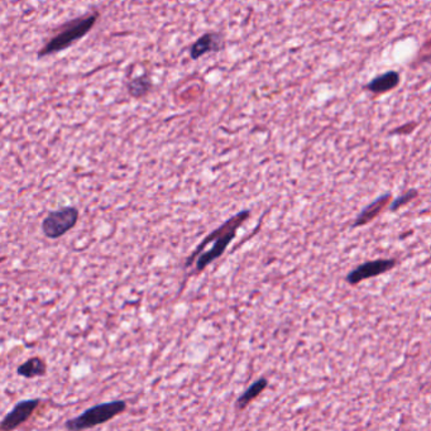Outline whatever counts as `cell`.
I'll return each mask as SVG.
<instances>
[{
  "label": "cell",
  "instance_id": "cell-1",
  "mask_svg": "<svg viewBox=\"0 0 431 431\" xmlns=\"http://www.w3.org/2000/svg\"><path fill=\"white\" fill-rule=\"evenodd\" d=\"M249 210H241L235 216H230L219 228L206 235L185 262V268H189L192 266V263H195L194 273L203 272L214 260H219L229 244L237 237L238 229L241 228L243 223L249 219Z\"/></svg>",
  "mask_w": 431,
  "mask_h": 431
},
{
  "label": "cell",
  "instance_id": "cell-2",
  "mask_svg": "<svg viewBox=\"0 0 431 431\" xmlns=\"http://www.w3.org/2000/svg\"><path fill=\"white\" fill-rule=\"evenodd\" d=\"M100 14L98 12H89L77 18L65 22L52 31V36L47 39L37 52V58H50L58 53L66 51L72 46L77 45L85 39L91 29L95 27Z\"/></svg>",
  "mask_w": 431,
  "mask_h": 431
},
{
  "label": "cell",
  "instance_id": "cell-3",
  "mask_svg": "<svg viewBox=\"0 0 431 431\" xmlns=\"http://www.w3.org/2000/svg\"><path fill=\"white\" fill-rule=\"evenodd\" d=\"M127 410V402L123 399L109 401L93 406L77 418H70L65 423V429L70 431L86 430L99 425L107 424L112 418H117Z\"/></svg>",
  "mask_w": 431,
  "mask_h": 431
},
{
  "label": "cell",
  "instance_id": "cell-4",
  "mask_svg": "<svg viewBox=\"0 0 431 431\" xmlns=\"http://www.w3.org/2000/svg\"><path fill=\"white\" fill-rule=\"evenodd\" d=\"M80 213L75 206H64L50 211L41 224L42 233L48 239H58L75 228Z\"/></svg>",
  "mask_w": 431,
  "mask_h": 431
},
{
  "label": "cell",
  "instance_id": "cell-5",
  "mask_svg": "<svg viewBox=\"0 0 431 431\" xmlns=\"http://www.w3.org/2000/svg\"><path fill=\"white\" fill-rule=\"evenodd\" d=\"M39 402H41L39 399H23L18 402L11 411L8 412L6 418H3L0 424V430H15L22 425L26 424L34 411L37 410Z\"/></svg>",
  "mask_w": 431,
  "mask_h": 431
},
{
  "label": "cell",
  "instance_id": "cell-6",
  "mask_svg": "<svg viewBox=\"0 0 431 431\" xmlns=\"http://www.w3.org/2000/svg\"><path fill=\"white\" fill-rule=\"evenodd\" d=\"M222 34L216 32H208L200 36L199 39L190 46L189 56L191 60L197 61L199 58L209 55L211 52H218L222 50Z\"/></svg>",
  "mask_w": 431,
  "mask_h": 431
},
{
  "label": "cell",
  "instance_id": "cell-7",
  "mask_svg": "<svg viewBox=\"0 0 431 431\" xmlns=\"http://www.w3.org/2000/svg\"><path fill=\"white\" fill-rule=\"evenodd\" d=\"M394 265H396V262L393 260H378L364 263L358 268H355L354 271L349 274V284L354 285V284H358L363 279H371L374 276L382 274V273L387 272L388 270H391Z\"/></svg>",
  "mask_w": 431,
  "mask_h": 431
},
{
  "label": "cell",
  "instance_id": "cell-8",
  "mask_svg": "<svg viewBox=\"0 0 431 431\" xmlns=\"http://www.w3.org/2000/svg\"><path fill=\"white\" fill-rule=\"evenodd\" d=\"M47 372V364L46 362L39 357H32L27 359L25 363H22L20 367L17 368V373L23 378L32 380L36 377H42Z\"/></svg>",
  "mask_w": 431,
  "mask_h": 431
},
{
  "label": "cell",
  "instance_id": "cell-9",
  "mask_svg": "<svg viewBox=\"0 0 431 431\" xmlns=\"http://www.w3.org/2000/svg\"><path fill=\"white\" fill-rule=\"evenodd\" d=\"M267 386H268V380L265 377L256 380L254 383L248 387L247 390L238 397L237 402H235V409L238 411H243L252 401L257 399L260 393L266 390Z\"/></svg>",
  "mask_w": 431,
  "mask_h": 431
},
{
  "label": "cell",
  "instance_id": "cell-10",
  "mask_svg": "<svg viewBox=\"0 0 431 431\" xmlns=\"http://www.w3.org/2000/svg\"><path fill=\"white\" fill-rule=\"evenodd\" d=\"M128 94L140 99L143 96H146L151 90H152V80L150 79L148 75H140V77H133L127 83Z\"/></svg>",
  "mask_w": 431,
  "mask_h": 431
},
{
  "label": "cell",
  "instance_id": "cell-11",
  "mask_svg": "<svg viewBox=\"0 0 431 431\" xmlns=\"http://www.w3.org/2000/svg\"><path fill=\"white\" fill-rule=\"evenodd\" d=\"M399 75L396 71H390L382 77H377L376 80L372 81L369 85V89L373 93H385L388 90L393 89L397 84H399Z\"/></svg>",
  "mask_w": 431,
  "mask_h": 431
},
{
  "label": "cell",
  "instance_id": "cell-12",
  "mask_svg": "<svg viewBox=\"0 0 431 431\" xmlns=\"http://www.w3.org/2000/svg\"><path fill=\"white\" fill-rule=\"evenodd\" d=\"M388 200H390V197L387 195V197H380L377 201H374L371 206H368L367 209L362 213L359 218L357 219L355 225H363V224H366V223L369 222V220L374 219L376 216L380 214L382 209L386 206Z\"/></svg>",
  "mask_w": 431,
  "mask_h": 431
},
{
  "label": "cell",
  "instance_id": "cell-13",
  "mask_svg": "<svg viewBox=\"0 0 431 431\" xmlns=\"http://www.w3.org/2000/svg\"><path fill=\"white\" fill-rule=\"evenodd\" d=\"M412 195H415V194H410V192H409V194H406L405 197H401V200H397L396 203L393 204V209H396L399 205L401 206L402 204L407 203L409 200H411Z\"/></svg>",
  "mask_w": 431,
  "mask_h": 431
}]
</instances>
